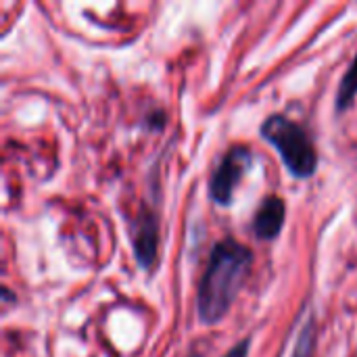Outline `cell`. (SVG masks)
<instances>
[{
	"mask_svg": "<svg viewBox=\"0 0 357 357\" xmlns=\"http://www.w3.org/2000/svg\"><path fill=\"white\" fill-rule=\"evenodd\" d=\"M249 347H251V341L249 339H243V341H238L224 357H247L249 356Z\"/></svg>",
	"mask_w": 357,
	"mask_h": 357,
	"instance_id": "cell-8",
	"label": "cell"
},
{
	"mask_svg": "<svg viewBox=\"0 0 357 357\" xmlns=\"http://www.w3.org/2000/svg\"><path fill=\"white\" fill-rule=\"evenodd\" d=\"M356 96H357V54H356V59L351 61L349 69L345 71V75H343L341 84H339L337 100H335L337 111H339V113L347 111V109L354 105Z\"/></svg>",
	"mask_w": 357,
	"mask_h": 357,
	"instance_id": "cell-6",
	"label": "cell"
},
{
	"mask_svg": "<svg viewBox=\"0 0 357 357\" xmlns=\"http://www.w3.org/2000/svg\"><path fill=\"white\" fill-rule=\"evenodd\" d=\"M261 136L278 151L284 167L295 178H312L318 167V153L310 134L287 115H272L261 123Z\"/></svg>",
	"mask_w": 357,
	"mask_h": 357,
	"instance_id": "cell-2",
	"label": "cell"
},
{
	"mask_svg": "<svg viewBox=\"0 0 357 357\" xmlns=\"http://www.w3.org/2000/svg\"><path fill=\"white\" fill-rule=\"evenodd\" d=\"M253 153L247 146H232L218 163L209 178V197L213 203L228 207L232 203V195L245 172L251 167Z\"/></svg>",
	"mask_w": 357,
	"mask_h": 357,
	"instance_id": "cell-3",
	"label": "cell"
},
{
	"mask_svg": "<svg viewBox=\"0 0 357 357\" xmlns=\"http://www.w3.org/2000/svg\"><path fill=\"white\" fill-rule=\"evenodd\" d=\"M284 215H287V205L280 197L272 195L266 197L261 207L255 213L253 220V232L259 241H272L280 234L284 226Z\"/></svg>",
	"mask_w": 357,
	"mask_h": 357,
	"instance_id": "cell-5",
	"label": "cell"
},
{
	"mask_svg": "<svg viewBox=\"0 0 357 357\" xmlns=\"http://www.w3.org/2000/svg\"><path fill=\"white\" fill-rule=\"evenodd\" d=\"M314 349H316V326L314 320H307L299 333L293 357H314Z\"/></svg>",
	"mask_w": 357,
	"mask_h": 357,
	"instance_id": "cell-7",
	"label": "cell"
},
{
	"mask_svg": "<svg viewBox=\"0 0 357 357\" xmlns=\"http://www.w3.org/2000/svg\"><path fill=\"white\" fill-rule=\"evenodd\" d=\"M132 245H134V257L138 266L142 270H151L159 253V224L153 211L142 209L138 218L134 220Z\"/></svg>",
	"mask_w": 357,
	"mask_h": 357,
	"instance_id": "cell-4",
	"label": "cell"
},
{
	"mask_svg": "<svg viewBox=\"0 0 357 357\" xmlns=\"http://www.w3.org/2000/svg\"><path fill=\"white\" fill-rule=\"evenodd\" d=\"M251 266L253 253L243 243L224 238L213 245L197 291V314L201 324L213 326L224 320L249 278Z\"/></svg>",
	"mask_w": 357,
	"mask_h": 357,
	"instance_id": "cell-1",
	"label": "cell"
}]
</instances>
